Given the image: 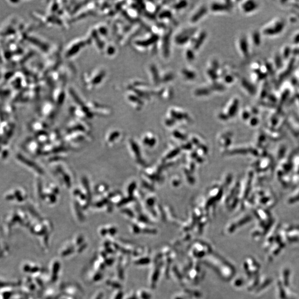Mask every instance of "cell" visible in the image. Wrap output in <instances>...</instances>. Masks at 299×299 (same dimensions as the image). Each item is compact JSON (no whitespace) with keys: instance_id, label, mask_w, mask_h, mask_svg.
<instances>
[{"instance_id":"obj_1","label":"cell","mask_w":299,"mask_h":299,"mask_svg":"<svg viewBox=\"0 0 299 299\" xmlns=\"http://www.w3.org/2000/svg\"><path fill=\"white\" fill-rule=\"evenodd\" d=\"M284 27V24L281 21H277L275 23L271 25L264 31L265 34L269 35H277L282 32Z\"/></svg>"},{"instance_id":"obj_2","label":"cell","mask_w":299,"mask_h":299,"mask_svg":"<svg viewBox=\"0 0 299 299\" xmlns=\"http://www.w3.org/2000/svg\"><path fill=\"white\" fill-rule=\"evenodd\" d=\"M193 30L186 31L178 35L176 37L175 41L178 45H183L189 41L191 35L194 33Z\"/></svg>"},{"instance_id":"obj_3","label":"cell","mask_w":299,"mask_h":299,"mask_svg":"<svg viewBox=\"0 0 299 299\" xmlns=\"http://www.w3.org/2000/svg\"><path fill=\"white\" fill-rule=\"evenodd\" d=\"M258 5L257 4L252 1H248L245 2L242 5V10L244 12L246 13L253 12L256 10Z\"/></svg>"},{"instance_id":"obj_4","label":"cell","mask_w":299,"mask_h":299,"mask_svg":"<svg viewBox=\"0 0 299 299\" xmlns=\"http://www.w3.org/2000/svg\"><path fill=\"white\" fill-rule=\"evenodd\" d=\"M239 47L243 55L246 57L248 56V55L249 54L248 44L245 37H243L240 38L239 42Z\"/></svg>"},{"instance_id":"obj_5","label":"cell","mask_w":299,"mask_h":299,"mask_svg":"<svg viewBox=\"0 0 299 299\" xmlns=\"http://www.w3.org/2000/svg\"><path fill=\"white\" fill-rule=\"evenodd\" d=\"M207 9L205 7H202L200 8H199L198 11L195 13L194 15L192 16L191 21L192 23H195L197 21H199V19L204 16V15L207 13Z\"/></svg>"},{"instance_id":"obj_6","label":"cell","mask_w":299,"mask_h":299,"mask_svg":"<svg viewBox=\"0 0 299 299\" xmlns=\"http://www.w3.org/2000/svg\"><path fill=\"white\" fill-rule=\"evenodd\" d=\"M170 34L164 35L162 42V50L163 54L165 57L169 55V47H170Z\"/></svg>"},{"instance_id":"obj_7","label":"cell","mask_w":299,"mask_h":299,"mask_svg":"<svg viewBox=\"0 0 299 299\" xmlns=\"http://www.w3.org/2000/svg\"><path fill=\"white\" fill-rule=\"evenodd\" d=\"M230 7L227 4L215 3L211 6V10L214 12H222L228 11Z\"/></svg>"},{"instance_id":"obj_8","label":"cell","mask_w":299,"mask_h":299,"mask_svg":"<svg viewBox=\"0 0 299 299\" xmlns=\"http://www.w3.org/2000/svg\"><path fill=\"white\" fill-rule=\"evenodd\" d=\"M241 84L243 87L249 93V94H254L255 92V88L253 85L252 84H250L249 82H248L246 79H243L241 81Z\"/></svg>"},{"instance_id":"obj_9","label":"cell","mask_w":299,"mask_h":299,"mask_svg":"<svg viewBox=\"0 0 299 299\" xmlns=\"http://www.w3.org/2000/svg\"><path fill=\"white\" fill-rule=\"evenodd\" d=\"M206 37V34L205 32H202L200 35L197 38L196 41H195L194 44V49H198L200 46L202 45V44L203 43V42L205 40Z\"/></svg>"},{"instance_id":"obj_10","label":"cell","mask_w":299,"mask_h":299,"mask_svg":"<svg viewBox=\"0 0 299 299\" xmlns=\"http://www.w3.org/2000/svg\"><path fill=\"white\" fill-rule=\"evenodd\" d=\"M182 74L183 76L188 80H193L196 76L194 71L188 69H183L182 71Z\"/></svg>"},{"instance_id":"obj_11","label":"cell","mask_w":299,"mask_h":299,"mask_svg":"<svg viewBox=\"0 0 299 299\" xmlns=\"http://www.w3.org/2000/svg\"><path fill=\"white\" fill-rule=\"evenodd\" d=\"M239 104V100L238 99H234L232 101V103L229 108V112L230 115H233L236 112L237 109H238Z\"/></svg>"},{"instance_id":"obj_12","label":"cell","mask_w":299,"mask_h":299,"mask_svg":"<svg viewBox=\"0 0 299 299\" xmlns=\"http://www.w3.org/2000/svg\"><path fill=\"white\" fill-rule=\"evenodd\" d=\"M151 71L152 75H153L154 82L155 83H158L160 80V78L159 74H158V71H157V69L155 66H154V65L151 66Z\"/></svg>"},{"instance_id":"obj_13","label":"cell","mask_w":299,"mask_h":299,"mask_svg":"<svg viewBox=\"0 0 299 299\" xmlns=\"http://www.w3.org/2000/svg\"><path fill=\"white\" fill-rule=\"evenodd\" d=\"M210 90L207 88H200L197 89L195 94L197 96H207L210 94Z\"/></svg>"},{"instance_id":"obj_14","label":"cell","mask_w":299,"mask_h":299,"mask_svg":"<svg viewBox=\"0 0 299 299\" xmlns=\"http://www.w3.org/2000/svg\"><path fill=\"white\" fill-rule=\"evenodd\" d=\"M207 74L208 76L210 78V79H212V80L214 81V82H216V80H217V78H218V75H217V73H216V71L212 69H208L207 71Z\"/></svg>"},{"instance_id":"obj_15","label":"cell","mask_w":299,"mask_h":299,"mask_svg":"<svg viewBox=\"0 0 299 299\" xmlns=\"http://www.w3.org/2000/svg\"><path fill=\"white\" fill-rule=\"evenodd\" d=\"M253 41L255 45L259 46L260 43V37L257 32H255L253 35Z\"/></svg>"},{"instance_id":"obj_16","label":"cell","mask_w":299,"mask_h":299,"mask_svg":"<svg viewBox=\"0 0 299 299\" xmlns=\"http://www.w3.org/2000/svg\"><path fill=\"white\" fill-rule=\"evenodd\" d=\"M172 16L171 12L169 11H164L160 15V17L161 19L163 18H170Z\"/></svg>"},{"instance_id":"obj_17","label":"cell","mask_w":299,"mask_h":299,"mask_svg":"<svg viewBox=\"0 0 299 299\" xmlns=\"http://www.w3.org/2000/svg\"><path fill=\"white\" fill-rule=\"evenodd\" d=\"M187 6V2L186 1H180L175 5V8L177 10L183 8Z\"/></svg>"},{"instance_id":"obj_18","label":"cell","mask_w":299,"mask_h":299,"mask_svg":"<svg viewBox=\"0 0 299 299\" xmlns=\"http://www.w3.org/2000/svg\"><path fill=\"white\" fill-rule=\"evenodd\" d=\"M186 57H187V59L189 60H194V55L193 51H192L191 49L187 50V52H186Z\"/></svg>"},{"instance_id":"obj_19","label":"cell","mask_w":299,"mask_h":299,"mask_svg":"<svg viewBox=\"0 0 299 299\" xmlns=\"http://www.w3.org/2000/svg\"><path fill=\"white\" fill-rule=\"evenodd\" d=\"M213 89H214V90H218V91H222L223 90L224 87H223V85H222L221 84H218L217 83H215V84L213 85Z\"/></svg>"},{"instance_id":"obj_20","label":"cell","mask_w":299,"mask_h":299,"mask_svg":"<svg viewBox=\"0 0 299 299\" xmlns=\"http://www.w3.org/2000/svg\"><path fill=\"white\" fill-rule=\"evenodd\" d=\"M224 81H225V82L228 83V84L232 83L234 81V78H233V76H232L230 75H228V76H225Z\"/></svg>"},{"instance_id":"obj_21","label":"cell","mask_w":299,"mask_h":299,"mask_svg":"<svg viewBox=\"0 0 299 299\" xmlns=\"http://www.w3.org/2000/svg\"><path fill=\"white\" fill-rule=\"evenodd\" d=\"M290 49L288 48H286L285 49H284V51L283 52V57L284 58H287V57H289V54H290Z\"/></svg>"},{"instance_id":"obj_22","label":"cell","mask_w":299,"mask_h":299,"mask_svg":"<svg viewBox=\"0 0 299 299\" xmlns=\"http://www.w3.org/2000/svg\"><path fill=\"white\" fill-rule=\"evenodd\" d=\"M294 42L295 43H299V34H298V35H296L295 37L294 38V40H293Z\"/></svg>"}]
</instances>
